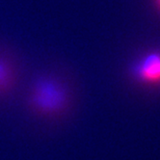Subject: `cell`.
<instances>
[{"instance_id": "cell-1", "label": "cell", "mask_w": 160, "mask_h": 160, "mask_svg": "<svg viewBox=\"0 0 160 160\" xmlns=\"http://www.w3.org/2000/svg\"><path fill=\"white\" fill-rule=\"evenodd\" d=\"M73 102L70 79L56 60H49L28 75L17 103L28 125L48 133L63 124Z\"/></svg>"}, {"instance_id": "cell-2", "label": "cell", "mask_w": 160, "mask_h": 160, "mask_svg": "<svg viewBox=\"0 0 160 160\" xmlns=\"http://www.w3.org/2000/svg\"><path fill=\"white\" fill-rule=\"evenodd\" d=\"M27 77L19 51L10 42L0 41V110L17 103Z\"/></svg>"}, {"instance_id": "cell-3", "label": "cell", "mask_w": 160, "mask_h": 160, "mask_svg": "<svg viewBox=\"0 0 160 160\" xmlns=\"http://www.w3.org/2000/svg\"><path fill=\"white\" fill-rule=\"evenodd\" d=\"M132 76L144 84L160 83V52H150L131 66Z\"/></svg>"}, {"instance_id": "cell-4", "label": "cell", "mask_w": 160, "mask_h": 160, "mask_svg": "<svg viewBox=\"0 0 160 160\" xmlns=\"http://www.w3.org/2000/svg\"><path fill=\"white\" fill-rule=\"evenodd\" d=\"M155 3H156V5H157V7L160 9V0H155Z\"/></svg>"}]
</instances>
